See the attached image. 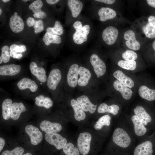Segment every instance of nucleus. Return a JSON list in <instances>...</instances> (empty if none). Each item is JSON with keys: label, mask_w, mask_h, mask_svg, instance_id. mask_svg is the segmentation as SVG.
Returning a JSON list of instances; mask_svg holds the SVG:
<instances>
[{"label": "nucleus", "mask_w": 155, "mask_h": 155, "mask_svg": "<svg viewBox=\"0 0 155 155\" xmlns=\"http://www.w3.org/2000/svg\"><path fill=\"white\" fill-rule=\"evenodd\" d=\"M121 116L138 142L147 137V128L138 116L132 112Z\"/></svg>", "instance_id": "f03ea898"}, {"label": "nucleus", "mask_w": 155, "mask_h": 155, "mask_svg": "<svg viewBox=\"0 0 155 155\" xmlns=\"http://www.w3.org/2000/svg\"><path fill=\"white\" fill-rule=\"evenodd\" d=\"M9 50V48L7 45L3 46L1 48L2 52L0 58L4 63H7L9 60L10 56Z\"/></svg>", "instance_id": "58836bf2"}, {"label": "nucleus", "mask_w": 155, "mask_h": 155, "mask_svg": "<svg viewBox=\"0 0 155 155\" xmlns=\"http://www.w3.org/2000/svg\"><path fill=\"white\" fill-rule=\"evenodd\" d=\"M118 119L112 135L111 145L117 154L130 155L132 154L137 141L121 115Z\"/></svg>", "instance_id": "f257e3e1"}, {"label": "nucleus", "mask_w": 155, "mask_h": 155, "mask_svg": "<svg viewBox=\"0 0 155 155\" xmlns=\"http://www.w3.org/2000/svg\"><path fill=\"white\" fill-rule=\"evenodd\" d=\"M77 100L85 112H89L90 114H93L96 110L97 105L92 103L88 97L86 95L78 97Z\"/></svg>", "instance_id": "aec40b11"}, {"label": "nucleus", "mask_w": 155, "mask_h": 155, "mask_svg": "<svg viewBox=\"0 0 155 155\" xmlns=\"http://www.w3.org/2000/svg\"><path fill=\"white\" fill-rule=\"evenodd\" d=\"M26 108L22 102L12 103L11 110V118L13 120H17L19 118L21 113L25 112Z\"/></svg>", "instance_id": "c85d7f7f"}, {"label": "nucleus", "mask_w": 155, "mask_h": 155, "mask_svg": "<svg viewBox=\"0 0 155 155\" xmlns=\"http://www.w3.org/2000/svg\"><path fill=\"white\" fill-rule=\"evenodd\" d=\"M67 4L71 12L72 17L74 18L77 17L82 11L83 7L82 3L78 0H68Z\"/></svg>", "instance_id": "cd10ccee"}, {"label": "nucleus", "mask_w": 155, "mask_h": 155, "mask_svg": "<svg viewBox=\"0 0 155 155\" xmlns=\"http://www.w3.org/2000/svg\"><path fill=\"white\" fill-rule=\"evenodd\" d=\"M14 15H17V13L16 12H14Z\"/></svg>", "instance_id": "4d7b16f0"}, {"label": "nucleus", "mask_w": 155, "mask_h": 155, "mask_svg": "<svg viewBox=\"0 0 155 155\" xmlns=\"http://www.w3.org/2000/svg\"><path fill=\"white\" fill-rule=\"evenodd\" d=\"M35 21L34 19L31 17H29L26 20V24L29 27L33 26Z\"/></svg>", "instance_id": "49530a36"}, {"label": "nucleus", "mask_w": 155, "mask_h": 155, "mask_svg": "<svg viewBox=\"0 0 155 155\" xmlns=\"http://www.w3.org/2000/svg\"><path fill=\"white\" fill-rule=\"evenodd\" d=\"M20 65L12 64L1 66L0 75L1 76H13L18 74L20 71Z\"/></svg>", "instance_id": "412c9836"}, {"label": "nucleus", "mask_w": 155, "mask_h": 155, "mask_svg": "<svg viewBox=\"0 0 155 155\" xmlns=\"http://www.w3.org/2000/svg\"><path fill=\"white\" fill-rule=\"evenodd\" d=\"M112 85L116 93L115 100L123 106L128 105L133 99L135 93L132 89L115 79Z\"/></svg>", "instance_id": "7ed1b4c3"}, {"label": "nucleus", "mask_w": 155, "mask_h": 155, "mask_svg": "<svg viewBox=\"0 0 155 155\" xmlns=\"http://www.w3.org/2000/svg\"><path fill=\"white\" fill-rule=\"evenodd\" d=\"M33 27L34 29V32L35 34H37L42 32L44 30L43 21L41 20L35 21Z\"/></svg>", "instance_id": "a19ab883"}, {"label": "nucleus", "mask_w": 155, "mask_h": 155, "mask_svg": "<svg viewBox=\"0 0 155 155\" xmlns=\"http://www.w3.org/2000/svg\"><path fill=\"white\" fill-rule=\"evenodd\" d=\"M112 117L108 114H105L101 116L94 125L95 129L100 131L104 127H110L111 124Z\"/></svg>", "instance_id": "c756f323"}, {"label": "nucleus", "mask_w": 155, "mask_h": 155, "mask_svg": "<svg viewBox=\"0 0 155 155\" xmlns=\"http://www.w3.org/2000/svg\"><path fill=\"white\" fill-rule=\"evenodd\" d=\"M73 27L75 30L72 36L74 42L76 44H81L87 41L90 30L89 25L85 24L83 26L81 21H77L74 23Z\"/></svg>", "instance_id": "39448f33"}, {"label": "nucleus", "mask_w": 155, "mask_h": 155, "mask_svg": "<svg viewBox=\"0 0 155 155\" xmlns=\"http://www.w3.org/2000/svg\"><path fill=\"white\" fill-rule=\"evenodd\" d=\"M122 59L125 61H135L137 59L138 56L134 51L131 50H126L121 54Z\"/></svg>", "instance_id": "c9c22d12"}, {"label": "nucleus", "mask_w": 155, "mask_h": 155, "mask_svg": "<svg viewBox=\"0 0 155 155\" xmlns=\"http://www.w3.org/2000/svg\"><path fill=\"white\" fill-rule=\"evenodd\" d=\"M92 135L88 132L80 133L77 140V148L80 154L87 155L90 150Z\"/></svg>", "instance_id": "1a4fd4ad"}, {"label": "nucleus", "mask_w": 155, "mask_h": 155, "mask_svg": "<svg viewBox=\"0 0 155 155\" xmlns=\"http://www.w3.org/2000/svg\"><path fill=\"white\" fill-rule=\"evenodd\" d=\"M2 1L6 3V2L9 1H10L9 0H3Z\"/></svg>", "instance_id": "5fc2aeb1"}, {"label": "nucleus", "mask_w": 155, "mask_h": 155, "mask_svg": "<svg viewBox=\"0 0 155 155\" xmlns=\"http://www.w3.org/2000/svg\"><path fill=\"white\" fill-rule=\"evenodd\" d=\"M29 68L32 74L36 77L39 81L44 83L46 81L47 78L46 72L44 68L38 66L34 62H31L30 63Z\"/></svg>", "instance_id": "6ab92c4d"}, {"label": "nucleus", "mask_w": 155, "mask_h": 155, "mask_svg": "<svg viewBox=\"0 0 155 155\" xmlns=\"http://www.w3.org/2000/svg\"><path fill=\"white\" fill-rule=\"evenodd\" d=\"M26 46L24 45H18L16 44H13L10 46L9 50L10 51H14L16 53L24 52L26 50Z\"/></svg>", "instance_id": "79ce46f5"}, {"label": "nucleus", "mask_w": 155, "mask_h": 155, "mask_svg": "<svg viewBox=\"0 0 155 155\" xmlns=\"http://www.w3.org/2000/svg\"><path fill=\"white\" fill-rule=\"evenodd\" d=\"M35 104L38 106L49 109L52 106L53 102L50 98L40 95L35 97Z\"/></svg>", "instance_id": "7c9ffc66"}, {"label": "nucleus", "mask_w": 155, "mask_h": 155, "mask_svg": "<svg viewBox=\"0 0 155 155\" xmlns=\"http://www.w3.org/2000/svg\"><path fill=\"white\" fill-rule=\"evenodd\" d=\"M63 150L66 155H80V152L78 148L75 147L71 142L67 143Z\"/></svg>", "instance_id": "f704fd0d"}, {"label": "nucleus", "mask_w": 155, "mask_h": 155, "mask_svg": "<svg viewBox=\"0 0 155 155\" xmlns=\"http://www.w3.org/2000/svg\"><path fill=\"white\" fill-rule=\"evenodd\" d=\"M152 47L155 53V40L152 43Z\"/></svg>", "instance_id": "603ef678"}, {"label": "nucleus", "mask_w": 155, "mask_h": 155, "mask_svg": "<svg viewBox=\"0 0 155 155\" xmlns=\"http://www.w3.org/2000/svg\"><path fill=\"white\" fill-rule=\"evenodd\" d=\"M41 129L46 133H57L62 129V125L57 122H51L47 120L42 121L40 124Z\"/></svg>", "instance_id": "a211bd4d"}, {"label": "nucleus", "mask_w": 155, "mask_h": 155, "mask_svg": "<svg viewBox=\"0 0 155 155\" xmlns=\"http://www.w3.org/2000/svg\"><path fill=\"white\" fill-rule=\"evenodd\" d=\"M42 40L47 46L51 43L59 44L61 42V38L59 36L47 32L43 36Z\"/></svg>", "instance_id": "473e14b6"}, {"label": "nucleus", "mask_w": 155, "mask_h": 155, "mask_svg": "<svg viewBox=\"0 0 155 155\" xmlns=\"http://www.w3.org/2000/svg\"><path fill=\"white\" fill-rule=\"evenodd\" d=\"M119 35V31L115 27L113 26L107 27L102 31V39L107 45H111L116 42Z\"/></svg>", "instance_id": "ddd939ff"}, {"label": "nucleus", "mask_w": 155, "mask_h": 155, "mask_svg": "<svg viewBox=\"0 0 155 155\" xmlns=\"http://www.w3.org/2000/svg\"><path fill=\"white\" fill-rule=\"evenodd\" d=\"M153 148L152 141L146 137L138 142L133 151V155H152Z\"/></svg>", "instance_id": "6e6552de"}, {"label": "nucleus", "mask_w": 155, "mask_h": 155, "mask_svg": "<svg viewBox=\"0 0 155 155\" xmlns=\"http://www.w3.org/2000/svg\"><path fill=\"white\" fill-rule=\"evenodd\" d=\"M62 78L61 71L57 68L53 69L50 72L47 80V85L51 90H55Z\"/></svg>", "instance_id": "dca6fc26"}, {"label": "nucleus", "mask_w": 155, "mask_h": 155, "mask_svg": "<svg viewBox=\"0 0 155 155\" xmlns=\"http://www.w3.org/2000/svg\"><path fill=\"white\" fill-rule=\"evenodd\" d=\"M146 1L149 5L155 8V0H147Z\"/></svg>", "instance_id": "8fccbe9b"}, {"label": "nucleus", "mask_w": 155, "mask_h": 155, "mask_svg": "<svg viewBox=\"0 0 155 155\" xmlns=\"http://www.w3.org/2000/svg\"><path fill=\"white\" fill-rule=\"evenodd\" d=\"M79 65L76 63L72 64L68 72L67 80L69 86L72 88H75L78 84Z\"/></svg>", "instance_id": "f3484780"}, {"label": "nucleus", "mask_w": 155, "mask_h": 155, "mask_svg": "<svg viewBox=\"0 0 155 155\" xmlns=\"http://www.w3.org/2000/svg\"><path fill=\"white\" fill-rule=\"evenodd\" d=\"M46 16V13L42 10L37 13H34L33 14V16L35 18H43Z\"/></svg>", "instance_id": "37998d69"}, {"label": "nucleus", "mask_w": 155, "mask_h": 155, "mask_svg": "<svg viewBox=\"0 0 155 155\" xmlns=\"http://www.w3.org/2000/svg\"><path fill=\"white\" fill-rule=\"evenodd\" d=\"M25 131L30 139L31 143L36 145L40 143L43 139L42 134L38 128L31 125L26 126Z\"/></svg>", "instance_id": "4468645a"}, {"label": "nucleus", "mask_w": 155, "mask_h": 155, "mask_svg": "<svg viewBox=\"0 0 155 155\" xmlns=\"http://www.w3.org/2000/svg\"><path fill=\"white\" fill-rule=\"evenodd\" d=\"M28 0H23L22 1H23L24 2H27L28 1Z\"/></svg>", "instance_id": "bf43d9fd"}, {"label": "nucleus", "mask_w": 155, "mask_h": 155, "mask_svg": "<svg viewBox=\"0 0 155 155\" xmlns=\"http://www.w3.org/2000/svg\"><path fill=\"white\" fill-rule=\"evenodd\" d=\"M9 26L12 32L18 33L23 30L24 24L23 20L20 16L14 15L10 19Z\"/></svg>", "instance_id": "5701e85b"}, {"label": "nucleus", "mask_w": 155, "mask_h": 155, "mask_svg": "<svg viewBox=\"0 0 155 155\" xmlns=\"http://www.w3.org/2000/svg\"><path fill=\"white\" fill-rule=\"evenodd\" d=\"M9 53L10 57H13L14 59H20L22 56V55L21 54H18L16 52L10 51Z\"/></svg>", "instance_id": "a18cd8bd"}, {"label": "nucleus", "mask_w": 155, "mask_h": 155, "mask_svg": "<svg viewBox=\"0 0 155 155\" xmlns=\"http://www.w3.org/2000/svg\"><path fill=\"white\" fill-rule=\"evenodd\" d=\"M94 1L107 4L111 5L114 3L115 1L114 0H96Z\"/></svg>", "instance_id": "de8ad7c7"}, {"label": "nucleus", "mask_w": 155, "mask_h": 155, "mask_svg": "<svg viewBox=\"0 0 155 155\" xmlns=\"http://www.w3.org/2000/svg\"><path fill=\"white\" fill-rule=\"evenodd\" d=\"M59 0H46V2L49 4L52 5L55 4L59 2Z\"/></svg>", "instance_id": "3c124183"}, {"label": "nucleus", "mask_w": 155, "mask_h": 155, "mask_svg": "<svg viewBox=\"0 0 155 155\" xmlns=\"http://www.w3.org/2000/svg\"><path fill=\"white\" fill-rule=\"evenodd\" d=\"M46 141L54 146L57 150L63 149L67 144V140L57 133H46L45 135Z\"/></svg>", "instance_id": "9b49d317"}, {"label": "nucleus", "mask_w": 155, "mask_h": 155, "mask_svg": "<svg viewBox=\"0 0 155 155\" xmlns=\"http://www.w3.org/2000/svg\"><path fill=\"white\" fill-rule=\"evenodd\" d=\"M2 60L0 58V63L1 64L2 63Z\"/></svg>", "instance_id": "6e6d98bb"}, {"label": "nucleus", "mask_w": 155, "mask_h": 155, "mask_svg": "<svg viewBox=\"0 0 155 155\" xmlns=\"http://www.w3.org/2000/svg\"><path fill=\"white\" fill-rule=\"evenodd\" d=\"M98 14L100 20L104 22L115 18L117 15V12L111 8L103 7L99 9Z\"/></svg>", "instance_id": "393cba45"}, {"label": "nucleus", "mask_w": 155, "mask_h": 155, "mask_svg": "<svg viewBox=\"0 0 155 155\" xmlns=\"http://www.w3.org/2000/svg\"><path fill=\"white\" fill-rule=\"evenodd\" d=\"M78 73L80 77L78 80V84L82 87L87 86L91 77V74L89 70L85 67L80 66Z\"/></svg>", "instance_id": "a878e982"}, {"label": "nucleus", "mask_w": 155, "mask_h": 155, "mask_svg": "<svg viewBox=\"0 0 155 155\" xmlns=\"http://www.w3.org/2000/svg\"><path fill=\"white\" fill-rule=\"evenodd\" d=\"M113 75L115 79L137 92L140 80L133 73L119 68L114 71Z\"/></svg>", "instance_id": "20e7f679"}, {"label": "nucleus", "mask_w": 155, "mask_h": 155, "mask_svg": "<svg viewBox=\"0 0 155 155\" xmlns=\"http://www.w3.org/2000/svg\"><path fill=\"white\" fill-rule=\"evenodd\" d=\"M117 64L119 68L133 73L140 71L138 68L137 64L135 61L120 59L118 61Z\"/></svg>", "instance_id": "4be33fe9"}, {"label": "nucleus", "mask_w": 155, "mask_h": 155, "mask_svg": "<svg viewBox=\"0 0 155 155\" xmlns=\"http://www.w3.org/2000/svg\"><path fill=\"white\" fill-rule=\"evenodd\" d=\"M22 155H32V154L29 152H28L26 153L23 154Z\"/></svg>", "instance_id": "864d4df0"}, {"label": "nucleus", "mask_w": 155, "mask_h": 155, "mask_svg": "<svg viewBox=\"0 0 155 155\" xmlns=\"http://www.w3.org/2000/svg\"><path fill=\"white\" fill-rule=\"evenodd\" d=\"M148 24L155 28V16H150L148 18Z\"/></svg>", "instance_id": "c03bdc74"}, {"label": "nucleus", "mask_w": 155, "mask_h": 155, "mask_svg": "<svg viewBox=\"0 0 155 155\" xmlns=\"http://www.w3.org/2000/svg\"><path fill=\"white\" fill-rule=\"evenodd\" d=\"M140 83L137 92L139 96L145 101H152L155 100V89L150 88L140 79Z\"/></svg>", "instance_id": "f8f14e48"}, {"label": "nucleus", "mask_w": 155, "mask_h": 155, "mask_svg": "<svg viewBox=\"0 0 155 155\" xmlns=\"http://www.w3.org/2000/svg\"><path fill=\"white\" fill-rule=\"evenodd\" d=\"M5 144V141L3 138L1 137L0 138V152L3 148Z\"/></svg>", "instance_id": "09e8293b"}, {"label": "nucleus", "mask_w": 155, "mask_h": 155, "mask_svg": "<svg viewBox=\"0 0 155 155\" xmlns=\"http://www.w3.org/2000/svg\"><path fill=\"white\" fill-rule=\"evenodd\" d=\"M131 111L142 121L147 128L148 125L152 123V116L148 111L145 104L142 102L135 104L132 107Z\"/></svg>", "instance_id": "423d86ee"}, {"label": "nucleus", "mask_w": 155, "mask_h": 155, "mask_svg": "<svg viewBox=\"0 0 155 155\" xmlns=\"http://www.w3.org/2000/svg\"><path fill=\"white\" fill-rule=\"evenodd\" d=\"M12 101L10 98H7L3 102L1 107L3 118L5 120H7L11 117V110Z\"/></svg>", "instance_id": "2f4dec72"}, {"label": "nucleus", "mask_w": 155, "mask_h": 155, "mask_svg": "<svg viewBox=\"0 0 155 155\" xmlns=\"http://www.w3.org/2000/svg\"><path fill=\"white\" fill-rule=\"evenodd\" d=\"M90 62L98 78L102 77L105 74L107 68L106 65L104 61L97 55L92 54L90 58Z\"/></svg>", "instance_id": "9d476101"}, {"label": "nucleus", "mask_w": 155, "mask_h": 155, "mask_svg": "<svg viewBox=\"0 0 155 155\" xmlns=\"http://www.w3.org/2000/svg\"><path fill=\"white\" fill-rule=\"evenodd\" d=\"M123 38L125 40L126 46L129 49L133 51L139 50L140 44L136 39L134 32L131 30H128L124 33Z\"/></svg>", "instance_id": "2eb2a0df"}, {"label": "nucleus", "mask_w": 155, "mask_h": 155, "mask_svg": "<svg viewBox=\"0 0 155 155\" xmlns=\"http://www.w3.org/2000/svg\"><path fill=\"white\" fill-rule=\"evenodd\" d=\"M143 30L146 36L149 38H155V28L147 23L143 28Z\"/></svg>", "instance_id": "e433bc0d"}, {"label": "nucleus", "mask_w": 155, "mask_h": 155, "mask_svg": "<svg viewBox=\"0 0 155 155\" xmlns=\"http://www.w3.org/2000/svg\"><path fill=\"white\" fill-rule=\"evenodd\" d=\"M71 105L74 111V117L77 121L84 120L86 117L85 111L77 100L72 99L70 101Z\"/></svg>", "instance_id": "bb28decb"}, {"label": "nucleus", "mask_w": 155, "mask_h": 155, "mask_svg": "<svg viewBox=\"0 0 155 155\" xmlns=\"http://www.w3.org/2000/svg\"><path fill=\"white\" fill-rule=\"evenodd\" d=\"M1 13H2V10L0 8V15H1Z\"/></svg>", "instance_id": "13d9d810"}, {"label": "nucleus", "mask_w": 155, "mask_h": 155, "mask_svg": "<svg viewBox=\"0 0 155 155\" xmlns=\"http://www.w3.org/2000/svg\"><path fill=\"white\" fill-rule=\"evenodd\" d=\"M46 32L58 36L61 35L63 33L64 30L61 22L58 21H55L53 27L47 28Z\"/></svg>", "instance_id": "72a5a7b5"}, {"label": "nucleus", "mask_w": 155, "mask_h": 155, "mask_svg": "<svg viewBox=\"0 0 155 155\" xmlns=\"http://www.w3.org/2000/svg\"><path fill=\"white\" fill-rule=\"evenodd\" d=\"M17 85L20 90L28 89L33 92H36L38 88V85L34 81L27 78H24L21 79L18 82Z\"/></svg>", "instance_id": "b1692460"}, {"label": "nucleus", "mask_w": 155, "mask_h": 155, "mask_svg": "<svg viewBox=\"0 0 155 155\" xmlns=\"http://www.w3.org/2000/svg\"><path fill=\"white\" fill-rule=\"evenodd\" d=\"M43 3L41 0L34 1L29 6V8L34 13H37L41 10V8Z\"/></svg>", "instance_id": "ea45409f"}, {"label": "nucleus", "mask_w": 155, "mask_h": 155, "mask_svg": "<svg viewBox=\"0 0 155 155\" xmlns=\"http://www.w3.org/2000/svg\"><path fill=\"white\" fill-rule=\"evenodd\" d=\"M123 106L116 100L113 103L110 105L106 103H102L98 106L97 111L99 114L108 113L119 118L122 113Z\"/></svg>", "instance_id": "0eeeda50"}, {"label": "nucleus", "mask_w": 155, "mask_h": 155, "mask_svg": "<svg viewBox=\"0 0 155 155\" xmlns=\"http://www.w3.org/2000/svg\"><path fill=\"white\" fill-rule=\"evenodd\" d=\"M24 152V150L22 147L18 146L11 150L4 151L1 155H22Z\"/></svg>", "instance_id": "4c0bfd02"}]
</instances>
